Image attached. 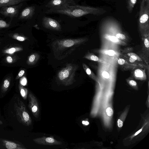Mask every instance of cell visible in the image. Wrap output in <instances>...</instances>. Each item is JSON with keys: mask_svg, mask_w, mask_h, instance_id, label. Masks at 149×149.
Here are the masks:
<instances>
[{"mask_svg": "<svg viewBox=\"0 0 149 149\" xmlns=\"http://www.w3.org/2000/svg\"><path fill=\"white\" fill-rule=\"evenodd\" d=\"M106 12L105 10L101 8L80 6L75 4L49 8L45 13L47 14L56 13L78 17L89 14L99 16Z\"/></svg>", "mask_w": 149, "mask_h": 149, "instance_id": "cell-1", "label": "cell"}, {"mask_svg": "<svg viewBox=\"0 0 149 149\" xmlns=\"http://www.w3.org/2000/svg\"><path fill=\"white\" fill-rule=\"evenodd\" d=\"M77 65L69 63L61 70L58 73V79L65 86L72 84L74 82L76 72L77 69Z\"/></svg>", "mask_w": 149, "mask_h": 149, "instance_id": "cell-2", "label": "cell"}, {"mask_svg": "<svg viewBox=\"0 0 149 149\" xmlns=\"http://www.w3.org/2000/svg\"><path fill=\"white\" fill-rule=\"evenodd\" d=\"M16 115L18 120L25 126H28L31 125L32 120L26 107L19 98H17V102L15 104Z\"/></svg>", "mask_w": 149, "mask_h": 149, "instance_id": "cell-3", "label": "cell"}, {"mask_svg": "<svg viewBox=\"0 0 149 149\" xmlns=\"http://www.w3.org/2000/svg\"><path fill=\"white\" fill-rule=\"evenodd\" d=\"M149 0H146L142 14L139 16V24L141 30H146L149 27Z\"/></svg>", "mask_w": 149, "mask_h": 149, "instance_id": "cell-4", "label": "cell"}, {"mask_svg": "<svg viewBox=\"0 0 149 149\" xmlns=\"http://www.w3.org/2000/svg\"><path fill=\"white\" fill-rule=\"evenodd\" d=\"M23 5L22 3L18 5L3 6L1 7L0 13L3 15L11 18L17 17L20 8Z\"/></svg>", "mask_w": 149, "mask_h": 149, "instance_id": "cell-5", "label": "cell"}, {"mask_svg": "<svg viewBox=\"0 0 149 149\" xmlns=\"http://www.w3.org/2000/svg\"><path fill=\"white\" fill-rule=\"evenodd\" d=\"M83 41L81 38L65 39L56 41L54 45L59 49L71 47L80 44Z\"/></svg>", "mask_w": 149, "mask_h": 149, "instance_id": "cell-6", "label": "cell"}, {"mask_svg": "<svg viewBox=\"0 0 149 149\" xmlns=\"http://www.w3.org/2000/svg\"><path fill=\"white\" fill-rule=\"evenodd\" d=\"M28 107L33 116L38 118L39 116L40 110L39 104L36 97L31 92L28 95Z\"/></svg>", "mask_w": 149, "mask_h": 149, "instance_id": "cell-7", "label": "cell"}, {"mask_svg": "<svg viewBox=\"0 0 149 149\" xmlns=\"http://www.w3.org/2000/svg\"><path fill=\"white\" fill-rule=\"evenodd\" d=\"M42 24L47 29L58 31L61 30V26L60 23L51 18L44 17L42 19Z\"/></svg>", "mask_w": 149, "mask_h": 149, "instance_id": "cell-8", "label": "cell"}, {"mask_svg": "<svg viewBox=\"0 0 149 149\" xmlns=\"http://www.w3.org/2000/svg\"><path fill=\"white\" fill-rule=\"evenodd\" d=\"M35 143L42 145H59L62 144V142L55 139L52 136H42L33 139Z\"/></svg>", "mask_w": 149, "mask_h": 149, "instance_id": "cell-9", "label": "cell"}, {"mask_svg": "<svg viewBox=\"0 0 149 149\" xmlns=\"http://www.w3.org/2000/svg\"><path fill=\"white\" fill-rule=\"evenodd\" d=\"M75 4L74 0H51L46 5L45 7L51 8L65 5Z\"/></svg>", "mask_w": 149, "mask_h": 149, "instance_id": "cell-10", "label": "cell"}, {"mask_svg": "<svg viewBox=\"0 0 149 149\" xmlns=\"http://www.w3.org/2000/svg\"><path fill=\"white\" fill-rule=\"evenodd\" d=\"M35 7L34 6L27 7L21 12L19 17L20 19H31L35 13Z\"/></svg>", "mask_w": 149, "mask_h": 149, "instance_id": "cell-11", "label": "cell"}, {"mask_svg": "<svg viewBox=\"0 0 149 149\" xmlns=\"http://www.w3.org/2000/svg\"><path fill=\"white\" fill-rule=\"evenodd\" d=\"M3 142L6 148L8 149H24L26 148L12 141L3 140Z\"/></svg>", "mask_w": 149, "mask_h": 149, "instance_id": "cell-12", "label": "cell"}, {"mask_svg": "<svg viewBox=\"0 0 149 149\" xmlns=\"http://www.w3.org/2000/svg\"><path fill=\"white\" fill-rule=\"evenodd\" d=\"M28 0H0V8L13 6Z\"/></svg>", "mask_w": 149, "mask_h": 149, "instance_id": "cell-13", "label": "cell"}, {"mask_svg": "<svg viewBox=\"0 0 149 149\" xmlns=\"http://www.w3.org/2000/svg\"><path fill=\"white\" fill-rule=\"evenodd\" d=\"M137 2V0H128L127 3V8L128 12L131 13Z\"/></svg>", "mask_w": 149, "mask_h": 149, "instance_id": "cell-14", "label": "cell"}, {"mask_svg": "<svg viewBox=\"0 0 149 149\" xmlns=\"http://www.w3.org/2000/svg\"><path fill=\"white\" fill-rule=\"evenodd\" d=\"M40 58L39 55L37 54H35L31 55L29 58V61L33 63H36L38 60Z\"/></svg>", "mask_w": 149, "mask_h": 149, "instance_id": "cell-15", "label": "cell"}, {"mask_svg": "<svg viewBox=\"0 0 149 149\" xmlns=\"http://www.w3.org/2000/svg\"><path fill=\"white\" fill-rule=\"evenodd\" d=\"M20 92L22 97L26 100L27 98L28 91L27 89L23 88H21L20 89Z\"/></svg>", "mask_w": 149, "mask_h": 149, "instance_id": "cell-16", "label": "cell"}, {"mask_svg": "<svg viewBox=\"0 0 149 149\" xmlns=\"http://www.w3.org/2000/svg\"><path fill=\"white\" fill-rule=\"evenodd\" d=\"M82 65L84 69L87 74L91 77H94L93 74L92 73L91 71L88 66L84 63H83Z\"/></svg>", "mask_w": 149, "mask_h": 149, "instance_id": "cell-17", "label": "cell"}, {"mask_svg": "<svg viewBox=\"0 0 149 149\" xmlns=\"http://www.w3.org/2000/svg\"><path fill=\"white\" fill-rule=\"evenodd\" d=\"M135 76L137 77H142L143 76V74L141 70L139 69L136 70L134 72Z\"/></svg>", "mask_w": 149, "mask_h": 149, "instance_id": "cell-18", "label": "cell"}, {"mask_svg": "<svg viewBox=\"0 0 149 149\" xmlns=\"http://www.w3.org/2000/svg\"><path fill=\"white\" fill-rule=\"evenodd\" d=\"M85 58L88 59L89 58L95 61H97L99 60L98 58L96 56L94 55H92L90 56L87 55L85 56Z\"/></svg>", "mask_w": 149, "mask_h": 149, "instance_id": "cell-19", "label": "cell"}, {"mask_svg": "<svg viewBox=\"0 0 149 149\" xmlns=\"http://www.w3.org/2000/svg\"><path fill=\"white\" fill-rule=\"evenodd\" d=\"M10 85V82L7 79H6L4 81L3 87L4 88V91L7 90Z\"/></svg>", "mask_w": 149, "mask_h": 149, "instance_id": "cell-20", "label": "cell"}, {"mask_svg": "<svg viewBox=\"0 0 149 149\" xmlns=\"http://www.w3.org/2000/svg\"><path fill=\"white\" fill-rule=\"evenodd\" d=\"M9 24L5 21L0 20V28H4L7 27Z\"/></svg>", "mask_w": 149, "mask_h": 149, "instance_id": "cell-21", "label": "cell"}, {"mask_svg": "<svg viewBox=\"0 0 149 149\" xmlns=\"http://www.w3.org/2000/svg\"><path fill=\"white\" fill-rule=\"evenodd\" d=\"M106 112L107 115L109 116H111L113 114V111L112 109L110 107L107 108Z\"/></svg>", "mask_w": 149, "mask_h": 149, "instance_id": "cell-22", "label": "cell"}, {"mask_svg": "<svg viewBox=\"0 0 149 149\" xmlns=\"http://www.w3.org/2000/svg\"><path fill=\"white\" fill-rule=\"evenodd\" d=\"M116 37L118 38L121 39H124L125 38V36L123 34L118 33L116 35Z\"/></svg>", "mask_w": 149, "mask_h": 149, "instance_id": "cell-23", "label": "cell"}, {"mask_svg": "<svg viewBox=\"0 0 149 149\" xmlns=\"http://www.w3.org/2000/svg\"><path fill=\"white\" fill-rule=\"evenodd\" d=\"M137 60L136 57L134 55H132L130 56L129 58V61L130 62L132 63L135 61Z\"/></svg>", "mask_w": 149, "mask_h": 149, "instance_id": "cell-24", "label": "cell"}, {"mask_svg": "<svg viewBox=\"0 0 149 149\" xmlns=\"http://www.w3.org/2000/svg\"><path fill=\"white\" fill-rule=\"evenodd\" d=\"M102 75L104 77L107 79H108L109 77V75L108 73L105 71L103 72Z\"/></svg>", "mask_w": 149, "mask_h": 149, "instance_id": "cell-25", "label": "cell"}, {"mask_svg": "<svg viewBox=\"0 0 149 149\" xmlns=\"http://www.w3.org/2000/svg\"><path fill=\"white\" fill-rule=\"evenodd\" d=\"M118 126L119 128L121 127L123 125V123L122 120L120 119H118L117 121Z\"/></svg>", "mask_w": 149, "mask_h": 149, "instance_id": "cell-26", "label": "cell"}, {"mask_svg": "<svg viewBox=\"0 0 149 149\" xmlns=\"http://www.w3.org/2000/svg\"><path fill=\"white\" fill-rule=\"evenodd\" d=\"M110 40L113 42H116L118 40V38L115 36H112L110 37Z\"/></svg>", "mask_w": 149, "mask_h": 149, "instance_id": "cell-27", "label": "cell"}, {"mask_svg": "<svg viewBox=\"0 0 149 149\" xmlns=\"http://www.w3.org/2000/svg\"><path fill=\"white\" fill-rule=\"evenodd\" d=\"M115 52L112 50H110L107 51V54L109 56H113L115 54Z\"/></svg>", "mask_w": 149, "mask_h": 149, "instance_id": "cell-28", "label": "cell"}, {"mask_svg": "<svg viewBox=\"0 0 149 149\" xmlns=\"http://www.w3.org/2000/svg\"><path fill=\"white\" fill-rule=\"evenodd\" d=\"M118 63L119 65H122L124 64L125 61L123 59L120 58L118 59Z\"/></svg>", "mask_w": 149, "mask_h": 149, "instance_id": "cell-29", "label": "cell"}, {"mask_svg": "<svg viewBox=\"0 0 149 149\" xmlns=\"http://www.w3.org/2000/svg\"><path fill=\"white\" fill-rule=\"evenodd\" d=\"M130 84L132 86H135L136 85V82L134 80H131L129 81Z\"/></svg>", "mask_w": 149, "mask_h": 149, "instance_id": "cell-30", "label": "cell"}, {"mask_svg": "<svg viewBox=\"0 0 149 149\" xmlns=\"http://www.w3.org/2000/svg\"><path fill=\"white\" fill-rule=\"evenodd\" d=\"M144 42L145 46L147 48H148L149 47V42L148 39H145Z\"/></svg>", "mask_w": 149, "mask_h": 149, "instance_id": "cell-31", "label": "cell"}, {"mask_svg": "<svg viewBox=\"0 0 149 149\" xmlns=\"http://www.w3.org/2000/svg\"><path fill=\"white\" fill-rule=\"evenodd\" d=\"M6 60L7 62L9 63H11L13 61L12 58L10 56H8L7 57Z\"/></svg>", "mask_w": 149, "mask_h": 149, "instance_id": "cell-32", "label": "cell"}, {"mask_svg": "<svg viewBox=\"0 0 149 149\" xmlns=\"http://www.w3.org/2000/svg\"><path fill=\"white\" fill-rule=\"evenodd\" d=\"M17 39L19 41H23L25 40V38H24L21 36H17Z\"/></svg>", "mask_w": 149, "mask_h": 149, "instance_id": "cell-33", "label": "cell"}, {"mask_svg": "<svg viewBox=\"0 0 149 149\" xmlns=\"http://www.w3.org/2000/svg\"><path fill=\"white\" fill-rule=\"evenodd\" d=\"M24 70H21L18 74V76L20 77H22L24 74Z\"/></svg>", "mask_w": 149, "mask_h": 149, "instance_id": "cell-34", "label": "cell"}, {"mask_svg": "<svg viewBox=\"0 0 149 149\" xmlns=\"http://www.w3.org/2000/svg\"><path fill=\"white\" fill-rule=\"evenodd\" d=\"M26 83V80L25 78H24L22 81L21 84L23 85H25Z\"/></svg>", "mask_w": 149, "mask_h": 149, "instance_id": "cell-35", "label": "cell"}, {"mask_svg": "<svg viewBox=\"0 0 149 149\" xmlns=\"http://www.w3.org/2000/svg\"><path fill=\"white\" fill-rule=\"evenodd\" d=\"M82 123L83 124L86 125H88L89 124V122L87 121H83Z\"/></svg>", "mask_w": 149, "mask_h": 149, "instance_id": "cell-36", "label": "cell"}, {"mask_svg": "<svg viewBox=\"0 0 149 149\" xmlns=\"http://www.w3.org/2000/svg\"><path fill=\"white\" fill-rule=\"evenodd\" d=\"M15 48H12L10 49H9V52L10 53H13L15 51Z\"/></svg>", "mask_w": 149, "mask_h": 149, "instance_id": "cell-37", "label": "cell"}, {"mask_svg": "<svg viewBox=\"0 0 149 149\" xmlns=\"http://www.w3.org/2000/svg\"><path fill=\"white\" fill-rule=\"evenodd\" d=\"M142 129H141L139 130V131H138L134 135L135 136H136L142 130Z\"/></svg>", "mask_w": 149, "mask_h": 149, "instance_id": "cell-38", "label": "cell"}, {"mask_svg": "<svg viewBox=\"0 0 149 149\" xmlns=\"http://www.w3.org/2000/svg\"><path fill=\"white\" fill-rule=\"evenodd\" d=\"M2 124H3L1 120H0V125H1Z\"/></svg>", "mask_w": 149, "mask_h": 149, "instance_id": "cell-39", "label": "cell"}]
</instances>
